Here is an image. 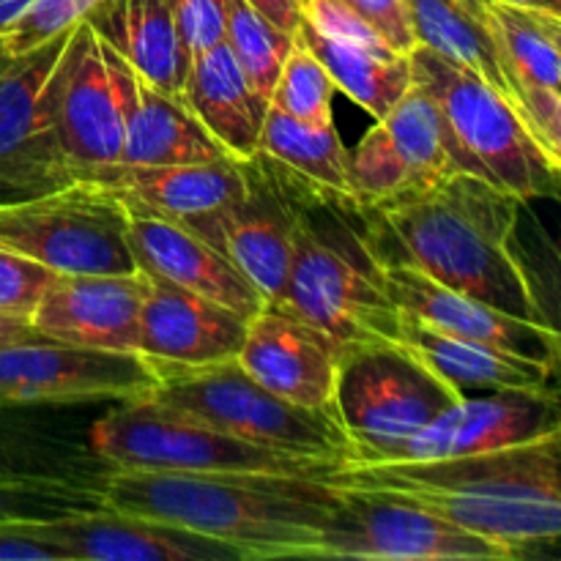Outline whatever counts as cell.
<instances>
[{
    "label": "cell",
    "instance_id": "obj_1",
    "mask_svg": "<svg viewBox=\"0 0 561 561\" xmlns=\"http://www.w3.org/2000/svg\"><path fill=\"white\" fill-rule=\"evenodd\" d=\"M524 201L469 173L362 206L383 266H411L438 285L480 299L520 321L551 323L513 250Z\"/></svg>",
    "mask_w": 561,
    "mask_h": 561
},
{
    "label": "cell",
    "instance_id": "obj_2",
    "mask_svg": "<svg viewBox=\"0 0 561 561\" xmlns=\"http://www.w3.org/2000/svg\"><path fill=\"white\" fill-rule=\"evenodd\" d=\"M107 507L190 529L236 548L244 561L312 559L340 504L329 477L181 474L118 469L99 477Z\"/></svg>",
    "mask_w": 561,
    "mask_h": 561
},
{
    "label": "cell",
    "instance_id": "obj_3",
    "mask_svg": "<svg viewBox=\"0 0 561 561\" xmlns=\"http://www.w3.org/2000/svg\"><path fill=\"white\" fill-rule=\"evenodd\" d=\"M329 482L398 493L515 559L561 537V433L458 458L345 463Z\"/></svg>",
    "mask_w": 561,
    "mask_h": 561
},
{
    "label": "cell",
    "instance_id": "obj_4",
    "mask_svg": "<svg viewBox=\"0 0 561 561\" xmlns=\"http://www.w3.org/2000/svg\"><path fill=\"white\" fill-rule=\"evenodd\" d=\"M279 164V162H277ZM288 173V170H285ZM296 225L285 288L272 307L345 348L398 340L400 307L354 197L316 190L288 173Z\"/></svg>",
    "mask_w": 561,
    "mask_h": 561
},
{
    "label": "cell",
    "instance_id": "obj_5",
    "mask_svg": "<svg viewBox=\"0 0 561 561\" xmlns=\"http://www.w3.org/2000/svg\"><path fill=\"white\" fill-rule=\"evenodd\" d=\"M411 82L436 104L455 173H469L524 203L559 195L561 159L542 148L524 113L466 66L416 44Z\"/></svg>",
    "mask_w": 561,
    "mask_h": 561
},
{
    "label": "cell",
    "instance_id": "obj_6",
    "mask_svg": "<svg viewBox=\"0 0 561 561\" xmlns=\"http://www.w3.org/2000/svg\"><path fill=\"white\" fill-rule=\"evenodd\" d=\"M88 449L118 469L181 474H288L332 477L343 466L274 453L241 442L186 411L148 398L118 400L88 431Z\"/></svg>",
    "mask_w": 561,
    "mask_h": 561
},
{
    "label": "cell",
    "instance_id": "obj_7",
    "mask_svg": "<svg viewBox=\"0 0 561 561\" xmlns=\"http://www.w3.org/2000/svg\"><path fill=\"white\" fill-rule=\"evenodd\" d=\"M146 394L153 403L186 411L241 442L345 466L354 444L332 411L305 409L257 383L239 362L206 367H164Z\"/></svg>",
    "mask_w": 561,
    "mask_h": 561
},
{
    "label": "cell",
    "instance_id": "obj_8",
    "mask_svg": "<svg viewBox=\"0 0 561 561\" xmlns=\"http://www.w3.org/2000/svg\"><path fill=\"white\" fill-rule=\"evenodd\" d=\"M458 400L398 343L354 345L337 359L332 411L354 444L351 463H376Z\"/></svg>",
    "mask_w": 561,
    "mask_h": 561
},
{
    "label": "cell",
    "instance_id": "obj_9",
    "mask_svg": "<svg viewBox=\"0 0 561 561\" xmlns=\"http://www.w3.org/2000/svg\"><path fill=\"white\" fill-rule=\"evenodd\" d=\"M129 211L99 186L75 181L20 203H0V247L53 274H131Z\"/></svg>",
    "mask_w": 561,
    "mask_h": 561
},
{
    "label": "cell",
    "instance_id": "obj_10",
    "mask_svg": "<svg viewBox=\"0 0 561 561\" xmlns=\"http://www.w3.org/2000/svg\"><path fill=\"white\" fill-rule=\"evenodd\" d=\"M71 27L0 69V203L75 184L58 131V80Z\"/></svg>",
    "mask_w": 561,
    "mask_h": 561
},
{
    "label": "cell",
    "instance_id": "obj_11",
    "mask_svg": "<svg viewBox=\"0 0 561 561\" xmlns=\"http://www.w3.org/2000/svg\"><path fill=\"white\" fill-rule=\"evenodd\" d=\"M340 488L312 559L381 561H504L499 542L449 524L433 510L378 488Z\"/></svg>",
    "mask_w": 561,
    "mask_h": 561
},
{
    "label": "cell",
    "instance_id": "obj_12",
    "mask_svg": "<svg viewBox=\"0 0 561 561\" xmlns=\"http://www.w3.org/2000/svg\"><path fill=\"white\" fill-rule=\"evenodd\" d=\"M153 383L157 373L140 354L80 348L47 337L0 345V411L118 403L146 398Z\"/></svg>",
    "mask_w": 561,
    "mask_h": 561
},
{
    "label": "cell",
    "instance_id": "obj_13",
    "mask_svg": "<svg viewBox=\"0 0 561 561\" xmlns=\"http://www.w3.org/2000/svg\"><path fill=\"white\" fill-rule=\"evenodd\" d=\"M186 225L217 247L257 290L274 305L288 279L294 250L296 208L283 164L255 151L244 159V192L236 201Z\"/></svg>",
    "mask_w": 561,
    "mask_h": 561
},
{
    "label": "cell",
    "instance_id": "obj_14",
    "mask_svg": "<svg viewBox=\"0 0 561 561\" xmlns=\"http://www.w3.org/2000/svg\"><path fill=\"white\" fill-rule=\"evenodd\" d=\"M557 433H561L557 387L499 389V392L460 398L414 436L387 449L376 463L458 458V455L540 442Z\"/></svg>",
    "mask_w": 561,
    "mask_h": 561
},
{
    "label": "cell",
    "instance_id": "obj_15",
    "mask_svg": "<svg viewBox=\"0 0 561 561\" xmlns=\"http://www.w3.org/2000/svg\"><path fill=\"white\" fill-rule=\"evenodd\" d=\"M58 131L75 181L121 162L124 102L107 44L85 20L71 27L60 64Z\"/></svg>",
    "mask_w": 561,
    "mask_h": 561
},
{
    "label": "cell",
    "instance_id": "obj_16",
    "mask_svg": "<svg viewBox=\"0 0 561 561\" xmlns=\"http://www.w3.org/2000/svg\"><path fill=\"white\" fill-rule=\"evenodd\" d=\"M146 272L55 274L31 323L47 340L80 348L137 354Z\"/></svg>",
    "mask_w": 561,
    "mask_h": 561
},
{
    "label": "cell",
    "instance_id": "obj_17",
    "mask_svg": "<svg viewBox=\"0 0 561 561\" xmlns=\"http://www.w3.org/2000/svg\"><path fill=\"white\" fill-rule=\"evenodd\" d=\"M146 283L137 354L151 370L206 367L239 356L247 318L151 272Z\"/></svg>",
    "mask_w": 561,
    "mask_h": 561
},
{
    "label": "cell",
    "instance_id": "obj_18",
    "mask_svg": "<svg viewBox=\"0 0 561 561\" xmlns=\"http://www.w3.org/2000/svg\"><path fill=\"white\" fill-rule=\"evenodd\" d=\"M387 268L389 296L400 310L422 318L442 332L455 334L469 343L488 345L504 354L531 359L559 370L561 340L553 323H531L496 310L480 299L458 294V290L438 285L427 274L411 266H383Z\"/></svg>",
    "mask_w": 561,
    "mask_h": 561
},
{
    "label": "cell",
    "instance_id": "obj_19",
    "mask_svg": "<svg viewBox=\"0 0 561 561\" xmlns=\"http://www.w3.org/2000/svg\"><path fill=\"white\" fill-rule=\"evenodd\" d=\"M337 359L340 348L332 340L272 305L247 321L244 343L236 356V362L274 394L323 411H332Z\"/></svg>",
    "mask_w": 561,
    "mask_h": 561
},
{
    "label": "cell",
    "instance_id": "obj_20",
    "mask_svg": "<svg viewBox=\"0 0 561 561\" xmlns=\"http://www.w3.org/2000/svg\"><path fill=\"white\" fill-rule=\"evenodd\" d=\"M69 561H244L236 548L190 529L102 507L55 524H33Z\"/></svg>",
    "mask_w": 561,
    "mask_h": 561
},
{
    "label": "cell",
    "instance_id": "obj_21",
    "mask_svg": "<svg viewBox=\"0 0 561 561\" xmlns=\"http://www.w3.org/2000/svg\"><path fill=\"white\" fill-rule=\"evenodd\" d=\"M82 181L113 195L129 214L190 222L211 214L244 192V159L195 164H110Z\"/></svg>",
    "mask_w": 561,
    "mask_h": 561
},
{
    "label": "cell",
    "instance_id": "obj_22",
    "mask_svg": "<svg viewBox=\"0 0 561 561\" xmlns=\"http://www.w3.org/2000/svg\"><path fill=\"white\" fill-rule=\"evenodd\" d=\"M129 247L142 272L170 279L250 321L266 307L261 290L203 236L173 219L129 214Z\"/></svg>",
    "mask_w": 561,
    "mask_h": 561
},
{
    "label": "cell",
    "instance_id": "obj_23",
    "mask_svg": "<svg viewBox=\"0 0 561 561\" xmlns=\"http://www.w3.org/2000/svg\"><path fill=\"white\" fill-rule=\"evenodd\" d=\"M110 60H113L121 102H124L121 164L157 168V164L217 162V159L230 157L208 135L206 126L190 113L181 96H170L153 88L113 49H110Z\"/></svg>",
    "mask_w": 561,
    "mask_h": 561
},
{
    "label": "cell",
    "instance_id": "obj_24",
    "mask_svg": "<svg viewBox=\"0 0 561 561\" xmlns=\"http://www.w3.org/2000/svg\"><path fill=\"white\" fill-rule=\"evenodd\" d=\"M394 343L416 356L438 381L447 383L460 398L499 392V389L557 387V370L551 367L460 340L405 310H400Z\"/></svg>",
    "mask_w": 561,
    "mask_h": 561
},
{
    "label": "cell",
    "instance_id": "obj_25",
    "mask_svg": "<svg viewBox=\"0 0 561 561\" xmlns=\"http://www.w3.org/2000/svg\"><path fill=\"white\" fill-rule=\"evenodd\" d=\"M181 102L230 157L250 159L257 151L268 99L252 88L225 42L192 55Z\"/></svg>",
    "mask_w": 561,
    "mask_h": 561
},
{
    "label": "cell",
    "instance_id": "obj_26",
    "mask_svg": "<svg viewBox=\"0 0 561 561\" xmlns=\"http://www.w3.org/2000/svg\"><path fill=\"white\" fill-rule=\"evenodd\" d=\"M82 20L142 80L181 96L192 58L175 31L168 0H99Z\"/></svg>",
    "mask_w": 561,
    "mask_h": 561
},
{
    "label": "cell",
    "instance_id": "obj_27",
    "mask_svg": "<svg viewBox=\"0 0 561 561\" xmlns=\"http://www.w3.org/2000/svg\"><path fill=\"white\" fill-rule=\"evenodd\" d=\"M403 9L416 44L480 75L520 110L513 75L485 20L460 0H403Z\"/></svg>",
    "mask_w": 561,
    "mask_h": 561
},
{
    "label": "cell",
    "instance_id": "obj_28",
    "mask_svg": "<svg viewBox=\"0 0 561 561\" xmlns=\"http://www.w3.org/2000/svg\"><path fill=\"white\" fill-rule=\"evenodd\" d=\"M327 66L334 85L343 88L362 110L381 121L411 88V58L400 53H373L359 44L323 36L305 20L294 33Z\"/></svg>",
    "mask_w": 561,
    "mask_h": 561
},
{
    "label": "cell",
    "instance_id": "obj_29",
    "mask_svg": "<svg viewBox=\"0 0 561 561\" xmlns=\"http://www.w3.org/2000/svg\"><path fill=\"white\" fill-rule=\"evenodd\" d=\"M488 25L513 75L518 104L529 91H561V14L491 0Z\"/></svg>",
    "mask_w": 561,
    "mask_h": 561
},
{
    "label": "cell",
    "instance_id": "obj_30",
    "mask_svg": "<svg viewBox=\"0 0 561 561\" xmlns=\"http://www.w3.org/2000/svg\"><path fill=\"white\" fill-rule=\"evenodd\" d=\"M257 151L283 164L288 173L316 190L348 195V148L334 124L310 126L268 104Z\"/></svg>",
    "mask_w": 561,
    "mask_h": 561
},
{
    "label": "cell",
    "instance_id": "obj_31",
    "mask_svg": "<svg viewBox=\"0 0 561 561\" xmlns=\"http://www.w3.org/2000/svg\"><path fill=\"white\" fill-rule=\"evenodd\" d=\"M102 507L96 477L0 474V524H55Z\"/></svg>",
    "mask_w": 561,
    "mask_h": 561
},
{
    "label": "cell",
    "instance_id": "obj_32",
    "mask_svg": "<svg viewBox=\"0 0 561 561\" xmlns=\"http://www.w3.org/2000/svg\"><path fill=\"white\" fill-rule=\"evenodd\" d=\"M378 124L387 131L392 146L398 148L403 162L409 164L420 190L444 179V175L455 173L442 115H438L433 99L420 85L411 82L409 91L400 96V102Z\"/></svg>",
    "mask_w": 561,
    "mask_h": 561
},
{
    "label": "cell",
    "instance_id": "obj_33",
    "mask_svg": "<svg viewBox=\"0 0 561 561\" xmlns=\"http://www.w3.org/2000/svg\"><path fill=\"white\" fill-rule=\"evenodd\" d=\"M225 44L233 58L239 60L241 71L252 82L263 99H272L277 85L279 69L294 47V36L272 20L261 14L247 0H228V16H225Z\"/></svg>",
    "mask_w": 561,
    "mask_h": 561
},
{
    "label": "cell",
    "instance_id": "obj_34",
    "mask_svg": "<svg viewBox=\"0 0 561 561\" xmlns=\"http://www.w3.org/2000/svg\"><path fill=\"white\" fill-rule=\"evenodd\" d=\"M334 91H337V85L329 77L327 66L307 49L301 38L294 36V47H290L283 69H279L277 85H274L268 104L294 115L301 124L329 126L334 124Z\"/></svg>",
    "mask_w": 561,
    "mask_h": 561
},
{
    "label": "cell",
    "instance_id": "obj_35",
    "mask_svg": "<svg viewBox=\"0 0 561 561\" xmlns=\"http://www.w3.org/2000/svg\"><path fill=\"white\" fill-rule=\"evenodd\" d=\"M99 0H33L5 33V47L20 55L80 22Z\"/></svg>",
    "mask_w": 561,
    "mask_h": 561
},
{
    "label": "cell",
    "instance_id": "obj_36",
    "mask_svg": "<svg viewBox=\"0 0 561 561\" xmlns=\"http://www.w3.org/2000/svg\"><path fill=\"white\" fill-rule=\"evenodd\" d=\"M55 274L42 263L0 247V316L31 318Z\"/></svg>",
    "mask_w": 561,
    "mask_h": 561
},
{
    "label": "cell",
    "instance_id": "obj_37",
    "mask_svg": "<svg viewBox=\"0 0 561 561\" xmlns=\"http://www.w3.org/2000/svg\"><path fill=\"white\" fill-rule=\"evenodd\" d=\"M301 20L321 31L323 36L340 38V42L359 44L373 53H394L373 25H367L359 14L348 9L343 0H301ZM403 55V53H400Z\"/></svg>",
    "mask_w": 561,
    "mask_h": 561
},
{
    "label": "cell",
    "instance_id": "obj_38",
    "mask_svg": "<svg viewBox=\"0 0 561 561\" xmlns=\"http://www.w3.org/2000/svg\"><path fill=\"white\" fill-rule=\"evenodd\" d=\"M181 44L192 55L225 42L228 0H168Z\"/></svg>",
    "mask_w": 561,
    "mask_h": 561
},
{
    "label": "cell",
    "instance_id": "obj_39",
    "mask_svg": "<svg viewBox=\"0 0 561 561\" xmlns=\"http://www.w3.org/2000/svg\"><path fill=\"white\" fill-rule=\"evenodd\" d=\"M0 474H71L99 480L104 471L88 474L85 460L66 458V453H38L36 444L0 436Z\"/></svg>",
    "mask_w": 561,
    "mask_h": 561
},
{
    "label": "cell",
    "instance_id": "obj_40",
    "mask_svg": "<svg viewBox=\"0 0 561 561\" xmlns=\"http://www.w3.org/2000/svg\"><path fill=\"white\" fill-rule=\"evenodd\" d=\"M354 14H359L367 25L378 31V36L394 49V53L409 55L416 47L414 33H411L409 16H405L403 0H343Z\"/></svg>",
    "mask_w": 561,
    "mask_h": 561
},
{
    "label": "cell",
    "instance_id": "obj_41",
    "mask_svg": "<svg viewBox=\"0 0 561 561\" xmlns=\"http://www.w3.org/2000/svg\"><path fill=\"white\" fill-rule=\"evenodd\" d=\"M0 561H69L66 551L33 524H0Z\"/></svg>",
    "mask_w": 561,
    "mask_h": 561
},
{
    "label": "cell",
    "instance_id": "obj_42",
    "mask_svg": "<svg viewBox=\"0 0 561 561\" xmlns=\"http://www.w3.org/2000/svg\"><path fill=\"white\" fill-rule=\"evenodd\" d=\"M247 3L255 5L266 20H272L274 25L283 27L290 36H294L296 27H299L301 0H247Z\"/></svg>",
    "mask_w": 561,
    "mask_h": 561
},
{
    "label": "cell",
    "instance_id": "obj_43",
    "mask_svg": "<svg viewBox=\"0 0 561 561\" xmlns=\"http://www.w3.org/2000/svg\"><path fill=\"white\" fill-rule=\"evenodd\" d=\"M33 337H42V334L36 332L31 318L0 316V345L22 343V340H33Z\"/></svg>",
    "mask_w": 561,
    "mask_h": 561
},
{
    "label": "cell",
    "instance_id": "obj_44",
    "mask_svg": "<svg viewBox=\"0 0 561 561\" xmlns=\"http://www.w3.org/2000/svg\"><path fill=\"white\" fill-rule=\"evenodd\" d=\"M31 3L33 0H0V36L9 33V27L20 20L22 11H25Z\"/></svg>",
    "mask_w": 561,
    "mask_h": 561
},
{
    "label": "cell",
    "instance_id": "obj_45",
    "mask_svg": "<svg viewBox=\"0 0 561 561\" xmlns=\"http://www.w3.org/2000/svg\"><path fill=\"white\" fill-rule=\"evenodd\" d=\"M491 3V0H488ZM499 3H518V5H537V9H548L561 14V0H499Z\"/></svg>",
    "mask_w": 561,
    "mask_h": 561
},
{
    "label": "cell",
    "instance_id": "obj_46",
    "mask_svg": "<svg viewBox=\"0 0 561 561\" xmlns=\"http://www.w3.org/2000/svg\"><path fill=\"white\" fill-rule=\"evenodd\" d=\"M460 3H463L469 11H474L480 20L488 22V0H460Z\"/></svg>",
    "mask_w": 561,
    "mask_h": 561
},
{
    "label": "cell",
    "instance_id": "obj_47",
    "mask_svg": "<svg viewBox=\"0 0 561 561\" xmlns=\"http://www.w3.org/2000/svg\"><path fill=\"white\" fill-rule=\"evenodd\" d=\"M11 58H14V55H11L9 53V47H5V38L3 36H0V69H3V66L5 64H9V60Z\"/></svg>",
    "mask_w": 561,
    "mask_h": 561
}]
</instances>
